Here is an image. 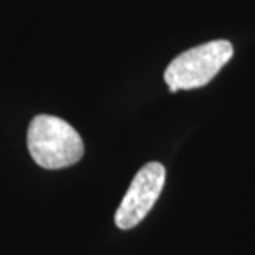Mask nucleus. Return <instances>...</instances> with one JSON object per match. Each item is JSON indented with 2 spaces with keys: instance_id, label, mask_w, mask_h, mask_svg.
Returning <instances> with one entry per match:
<instances>
[{
  "instance_id": "3",
  "label": "nucleus",
  "mask_w": 255,
  "mask_h": 255,
  "mask_svg": "<svg viewBox=\"0 0 255 255\" xmlns=\"http://www.w3.org/2000/svg\"><path fill=\"white\" fill-rule=\"evenodd\" d=\"M166 182V169L161 162H147L142 166L121 201L115 214V224L123 231L136 227L144 219L161 196Z\"/></svg>"
},
{
  "instance_id": "2",
  "label": "nucleus",
  "mask_w": 255,
  "mask_h": 255,
  "mask_svg": "<svg viewBox=\"0 0 255 255\" xmlns=\"http://www.w3.org/2000/svg\"><path fill=\"white\" fill-rule=\"evenodd\" d=\"M234 48L227 40H212L182 52L167 65L164 81L172 93L196 90L214 80L222 66L232 58Z\"/></svg>"
},
{
  "instance_id": "1",
  "label": "nucleus",
  "mask_w": 255,
  "mask_h": 255,
  "mask_svg": "<svg viewBox=\"0 0 255 255\" xmlns=\"http://www.w3.org/2000/svg\"><path fill=\"white\" fill-rule=\"evenodd\" d=\"M28 151L45 169H63L83 157V139L70 123L50 115H38L28 126Z\"/></svg>"
}]
</instances>
